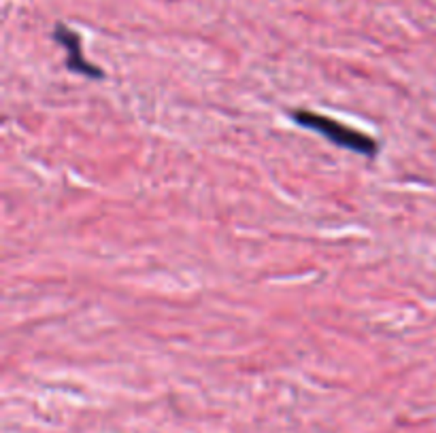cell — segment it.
Here are the masks:
<instances>
[{"instance_id": "obj_1", "label": "cell", "mask_w": 436, "mask_h": 433, "mask_svg": "<svg viewBox=\"0 0 436 433\" xmlns=\"http://www.w3.org/2000/svg\"><path fill=\"white\" fill-rule=\"evenodd\" d=\"M291 119L302 125V127H308L321 136H325L330 142L338 144V146H345L349 151H355L359 155H374L376 153V140L366 136L364 132L359 129H353L328 115H319V112H313V110H294L291 112Z\"/></svg>"}, {"instance_id": "obj_2", "label": "cell", "mask_w": 436, "mask_h": 433, "mask_svg": "<svg viewBox=\"0 0 436 433\" xmlns=\"http://www.w3.org/2000/svg\"><path fill=\"white\" fill-rule=\"evenodd\" d=\"M53 38L66 49V66L72 70V72H79V74H85V76H91V79H102L104 72L100 68H96L91 62H87L81 53V40L77 36V32H72L70 28L57 23L55 25V32H53Z\"/></svg>"}]
</instances>
